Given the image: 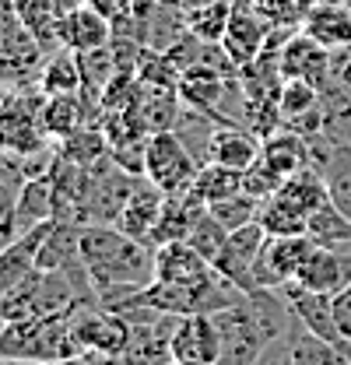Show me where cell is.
<instances>
[{
  "instance_id": "cell-26",
  "label": "cell",
  "mask_w": 351,
  "mask_h": 365,
  "mask_svg": "<svg viewBox=\"0 0 351 365\" xmlns=\"http://www.w3.org/2000/svg\"><path fill=\"white\" fill-rule=\"evenodd\" d=\"M39 91L43 95H81L78 53H71V49L49 53L43 63V74H39Z\"/></svg>"
},
{
  "instance_id": "cell-8",
  "label": "cell",
  "mask_w": 351,
  "mask_h": 365,
  "mask_svg": "<svg viewBox=\"0 0 351 365\" xmlns=\"http://www.w3.org/2000/svg\"><path fill=\"white\" fill-rule=\"evenodd\" d=\"M263 242H267V232H263L260 222L235 228V232L228 235L225 250L218 253V260H215V271H218L225 281H232L239 292H257L253 267H257V257H260Z\"/></svg>"
},
{
  "instance_id": "cell-5",
  "label": "cell",
  "mask_w": 351,
  "mask_h": 365,
  "mask_svg": "<svg viewBox=\"0 0 351 365\" xmlns=\"http://www.w3.org/2000/svg\"><path fill=\"white\" fill-rule=\"evenodd\" d=\"M197 158L186 151L176 130H155L144 148V176L166 193H183L197 176Z\"/></svg>"
},
{
  "instance_id": "cell-9",
  "label": "cell",
  "mask_w": 351,
  "mask_h": 365,
  "mask_svg": "<svg viewBox=\"0 0 351 365\" xmlns=\"http://www.w3.org/2000/svg\"><path fill=\"white\" fill-rule=\"evenodd\" d=\"M221 341L211 313H186L176 319L173 362L179 365H218Z\"/></svg>"
},
{
  "instance_id": "cell-23",
  "label": "cell",
  "mask_w": 351,
  "mask_h": 365,
  "mask_svg": "<svg viewBox=\"0 0 351 365\" xmlns=\"http://www.w3.org/2000/svg\"><path fill=\"white\" fill-rule=\"evenodd\" d=\"M288 344H292V362L295 365H351V355L345 348H337V344L309 334L299 319L288 330Z\"/></svg>"
},
{
  "instance_id": "cell-12",
  "label": "cell",
  "mask_w": 351,
  "mask_h": 365,
  "mask_svg": "<svg viewBox=\"0 0 351 365\" xmlns=\"http://www.w3.org/2000/svg\"><path fill=\"white\" fill-rule=\"evenodd\" d=\"M281 74L288 78H302L309 85L323 91L330 85V49L320 46L316 39H309L306 32L299 29L288 43L281 46Z\"/></svg>"
},
{
  "instance_id": "cell-43",
  "label": "cell",
  "mask_w": 351,
  "mask_h": 365,
  "mask_svg": "<svg viewBox=\"0 0 351 365\" xmlns=\"http://www.w3.org/2000/svg\"><path fill=\"white\" fill-rule=\"evenodd\" d=\"M67 365H91V362H85V359H71Z\"/></svg>"
},
{
  "instance_id": "cell-40",
  "label": "cell",
  "mask_w": 351,
  "mask_h": 365,
  "mask_svg": "<svg viewBox=\"0 0 351 365\" xmlns=\"http://www.w3.org/2000/svg\"><path fill=\"white\" fill-rule=\"evenodd\" d=\"M183 11H197V7H204V4H211V0H176Z\"/></svg>"
},
{
  "instance_id": "cell-25",
  "label": "cell",
  "mask_w": 351,
  "mask_h": 365,
  "mask_svg": "<svg viewBox=\"0 0 351 365\" xmlns=\"http://www.w3.org/2000/svg\"><path fill=\"white\" fill-rule=\"evenodd\" d=\"M14 11H18V18L25 21V29L46 46V53H56V49H63L60 46V36H56V29H60V7H56V0H14Z\"/></svg>"
},
{
  "instance_id": "cell-17",
  "label": "cell",
  "mask_w": 351,
  "mask_h": 365,
  "mask_svg": "<svg viewBox=\"0 0 351 365\" xmlns=\"http://www.w3.org/2000/svg\"><path fill=\"white\" fill-rule=\"evenodd\" d=\"M208 204H200L190 190L183 193H166V204H162V215L155 222V232H151V250L166 246V242H179L190 235V228L197 222V215L204 211Z\"/></svg>"
},
{
  "instance_id": "cell-46",
  "label": "cell",
  "mask_w": 351,
  "mask_h": 365,
  "mask_svg": "<svg viewBox=\"0 0 351 365\" xmlns=\"http://www.w3.org/2000/svg\"><path fill=\"white\" fill-rule=\"evenodd\" d=\"M56 365H67V362H56Z\"/></svg>"
},
{
  "instance_id": "cell-37",
  "label": "cell",
  "mask_w": 351,
  "mask_h": 365,
  "mask_svg": "<svg viewBox=\"0 0 351 365\" xmlns=\"http://www.w3.org/2000/svg\"><path fill=\"white\" fill-rule=\"evenodd\" d=\"M98 14H106L109 21H120V18H127L133 14V7H137V0H88Z\"/></svg>"
},
{
  "instance_id": "cell-19",
  "label": "cell",
  "mask_w": 351,
  "mask_h": 365,
  "mask_svg": "<svg viewBox=\"0 0 351 365\" xmlns=\"http://www.w3.org/2000/svg\"><path fill=\"white\" fill-rule=\"evenodd\" d=\"M260 158L267 165H274L285 180L302 173V169H312L309 165V140L288 127H278L274 134L260 137Z\"/></svg>"
},
{
  "instance_id": "cell-11",
  "label": "cell",
  "mask_w": 351,
  "mask_h": 365,
  "mask_svg": "<svg viewBox=\"0 0 351 365\" xmlns=\"http://www.w3.org/2000/svg\"><path fill=\"white\" fill-rule=\"evenodd\" d=\"M215 277V264L204 260L186 239L166 242L155 250V281H169L183 288H200Z\"/></svg>"
},
{
  "instance_id": "cell-1",
  "label": "cell",
  "mask_w": 351,
  "mask_h": 365,
  "mask_svg": "<svg viewBox=\"0 0 351 365\" xmlns=\"http://www.w3.org/2000/svg\"><path fill=\"white\" fill-rule=\"evenodd\" d=\"M81 260L106 309L120 306L155 281V250L116 225L81 228Z\"/></svg>"
},
{
  "instance_id": "cell-6",
  "label": "cell",
  "mask_w": 351,
  "mask_h": 365,
  "mask_svg": "<svg viewBox=\"0 0 351 365\" xmlns=\"http://www.w3.org/2000/svg\"><path fill=\"white\" fill-rule=\"evenodd\" d=\"M309 250H312L309 235H267L260 257H257V267H253V284L270 288V292L285 288L288 281H295Z\"/></svg>"
},
{
  "instance_id": "cell-36",
  "label": "cell",
  "mask_w": 351,
  "mask_h": 365,
  "mask_svg": "<svg viewBox=\"0 0 351 365\" xmlns=\"http://www.w3.org/2000/svg\"><path fill=\"white\" fill-rule=\"evenodd\" d=\"M281 182H285V176H281L274 165H267L263 158H257V162L243 173V193H250V197H257V200H267V197H274V193L281 190Z\"/></svg>"
},
{
  "instance_id": "cell-30",
  "label": "cell",
  "mask_w": 351,
  "mask_h": 365,
  "mask_svg": "<svg viewBox=\"0 0 351 365\" xmlns=\"http://www.w3.org/2000/svg\"><path fill=\"white\" fill-rule=\"evenodd\" d=\"M320 102H323V91L316 88V85H309V81H302V78H288V81L281 85V95H278L281 127L302 120V116H309V113H316Z\"/></svg>"
},
{
  "instance_id": "cell-21",
  "label": "cell",
  "mask_w": 351,
  "mask_h": 365,
  "mask_svg": "<svg viewBox=\"0 0 351 365\" xmlns=\"http://www.w3.org/2000/svg\"><path fill=\"white\" fill-rule=\"evenodd\" d=\"M78 67H81V95H85V102L88 106H102L106 88L120 74L116 56H113V46H98V49L78 53Z\"/></svg>"
},
{
  "instance_id": "cell-27",
  "label": "cell",
  "mask_w": 351,
  "mask_h": 365,
  "mask_svg": "<svg viewBox=\"0 0 351 365\" xmlns=\"http://www.w3.org/2000/svg\"><path fill=\"white\" fill-rule=\"evenodd\" d=\"M306 235L320 246H334V250H351V218L334 204L327 200L323 207H316L309 215Z\"/></svg>"
},
{
  "instance_id": "cell-24",
  "label": "cell",
  "mask_w": 351,
  "mask_h": 365,
  "mask_svg": "<svg viewBox=\"0 0 351 365\" xmlns=\"http://www.w3.org/2000/svg\"><path fill=\"white\" fill-rule=\"evenodd\" d=\"M190 193L200 200V204H218L225 197H235L243 193V173L239 169H228V165H218V162H204L197 169V176L190 182Z\"/></svg>"
},
{
  "instance_id": "cell-16",
  "label": "cell",
  "mask_w": 351,
  "mask_h": 365,
  "mask_svg": "<svg viewBox=\"0 0 351 365\" xmlns=\"http://www.w3.org/2000/svg\"><path fill=\"white\" fill-rule=\"evenodd\" d=\"M56 222V218H53ZM53 222H46V225L32 228V232H25V235H18L14 242H7L4 250H0V302L18 288V281L25 277V274L36 271V253H39V242H43L46 228L53 225Z\"/></svg>"
},
{
  "instance_id": "cell-33",
  "label": "cell",
  "mask_w": 351,
  "mask_h": 365,
  "mask_svg": "<svg viewBox=\"0 0 351 365\" xmlns=\"http://www.w3.org/2000/svg\"><path fill=\"white\" fill-rule=\"evenodd\" d=\"M208 211H211L228 232H235V228L253 225V222H257V215H260V200L250 197V193H235V197H225V200H218V204H211Z\"/></svg>"
},
{
  "instance_id": "cell-34",
  "label": "cell",
  "mask_w": 351,
  "mask_h": 365,
  "mask_svg": "<svg viewBox=\"0 0 351 365\" xmlns=\"http://www.w3.org/2000/svg\"><path fill=\"white\" fill-rule=\"evenodd\" d=\"M323 180H327V190H330V200L345 211L351 218V148H345L323 173H320Z\"/></svg>"
},
{
  "instance_id": "cell-28",
  "label": "cell",
  "mask_w": 351,
  "mask_h": 365,
  "mask_svg": "<svg viewBox=\"0 0 351 365\" xmlns=\"http://www.w3.org/2000/svg\"><path fill=\"white\" fill-rule=\"evenodd\" d=\"M56 151H60V158L91 169L95 162H102V158L109 155V140H106V130H95V127L85 123V127H78L74 134L63 137V144H60Z\"/></svg>"
},
{
  "instance_id": "cell-7",
  "label": "cell",
  "mask_w": 351,
  "mask_h": 365,
  "mask_svg": "<svg viewBox=\"0 0 351 365\" xmlns=\"http://www.w3.org/2000/svg\"><path fill=\"white\" fill-rule=\"evenodd\" d=\"M270 32H274V25L253 7V0H232V21H228V32H225L221 46L232 56V63L243 71L246 63H253L267 49Z\"/></svg>"
},
{
  "instance_id": "cell-2",
  "label": "cell",
  "mask_w": 351,
  "mask_h": 365,
  "mask_svg": "<svg viewBox=\"0 0 351 365\" xmlns=\"http://www.w3.org/2000/svg\"><path fill=\"white\" fill-rule=\"evenodd\" d=\"M0 359H18V362L32 365H56L81 359V344L74 337L71 313L4 323L0 327Z\"/></svg>"
},
{
  "instance_id": "cell-32",
  "label": "cell",
  "mask_w": 351,
  "mask_h": 365,
  "mask_svg": "<svg viewBox=\"0 0 351 365\" xmlns=\"http://www.w3.org/2000/svg\"><path fill=\"white\" fill-rule=\"evenodd\" d=\"M228 235H232V232H228V228L221 225L218 218H215V215L204 207V211L197 215L193 228H190L186 242H190V246H193V250H197L204 260H211V264H215V260H218V253L225 250V242H228Z\"/></svg>"
},
{
  "instance_id": "cell-41",
  "label": "cell",
  "mask_w": 351,
  "mask_h": 365,
  "mask_svg": "<svg viewBox=\"0 0 351 365\" xmlns=\"http://www.w3.org/2000/svg\"><path fill=\"white\" fill-rule=\"evenodd\" d=\"M0 365H32V362H18V359H0Z\"/></svg>"
},
{
  "instance_id": "cell-42",
  "label": "cell",
  "mask_w": 351,
  "mask_h": 365,
  "mask_svg": "<svg viewBox=\"0 0 351 365\" xmlns=\"http://www.w3.org/2000/svg\"><path fill=\"white\" fill-rule=\"evenodd\" d=\"M309 4H345V0H309Z\"/></svg>"
},
{
  "instance_id": "cell-22",
  "label": "cell",
  "mask_w": 351,
  "mask_h": 365,
  "mask_svg": "<svg viewBox=\"0 0 351 365\" xmlns=\"http://www.w3.org/2000/svg\"><path fill=\"white\" fill-rule=\"evenodd\" d=\"M91 109L85 102V95H46V102L39 106V123L49 137L74 134L78 127H85V113Z\"/></svg>"
},
{
  "instance_id": "cell-29",
  "label": "cell",
  "mask_w": 351,
  "mask_h": 365,
  "mask_svg": "<svg viewBox=\"0 0 351 365\" xmlns=\"http://www.w3.org/2000/svg\"><path fill=\"white\" fill-rule=\"evenodd\" d=\"M257 222L263 225L267 235H306V225L309 218L299 211V207H292L285 197H267L260 200V215H257Z\"/></svg>"
},
{
  "instance_id": "cell-31",
  "label": "cell",
  "mask_w": 351,
  "mask_h": 365,
  "mask_svg": "<svg viewBox=\"0 0 351 365\" xmlns=\"http://www.w3.org/2000/svg\"><path fill=\"white\" fill-rule=\"evenodd\" d=\"M232 21V0H211L197 11H186V25L193 36L208 39V43H221Z\"/></svg>"
},
{
  "instance_id": "cell-13",
  "label": "cell",
  "mask_w": 351,
  "mask_h": 365,
  "mask_svg": "<svg viewBox=\"0 0 351 365\" xmlns=\"http://www.w3.org/2000/svg\"><path fill=\"white\" fill-rule=\"evenodd\" d=\"M60 46L71 49V53H88V49H98V46H109L113 39V21L106 14H98L91 4L78 7V11H67L60 18Z\"/></svg>"
},
{
  "instance_id": "cell-45",
  "label": "cell",
  "mask_w": 351,
  "mask_h": 365,
  "mask_svg": "<svg viewBox=\"0 0 351 365\" xmlns=\"http://www.w3.org/2000/svg\"><path fill=\"white\" fill-rule=\"evenodd\" d=\"M345 4H348V11H351V0H345Z\"/></svg>"
},
{
  "instance_id": "cell-38",
  "label": "cell",
  "mask_w": 351,
  "mask_h": 365,
  "mask_svg": "<svg viewBox=\"0 0 351 365\" xmlns=\"http://www.w3.org/2000/svg\"><path fill=\"white\" fill-rule=\"evenodd\" d=\"M334 317H337L341 334L351 341V284H348V288H341V292L334 295Z\"/></svg>"
},
{
  "instance_id": "cell-10",
  "label": "cell",
  "mask_w": 351,
  "mask_h": 365,
  "mask_svg": "<svg viewBox=\"0 0 351 365\" xmlns=\"http://www.w3.org/2000/svg\"><path fill=\"white\" fill-rule=\"evenodd\" d=\"M295 281L302 288L323 292V295H337L341 288L351 284V250H334V246H320L312 242L306 253L302 267L295 274Z\"/></svg>"
},
{
  "instance_id": "cell-4",
  "label": "cell",
  "mask_w": 351,
  "mask_h": 365,
  "mask_svg": "<svg viewBox=\"0 0 351 365\" xmlns=\"http://www.w3.org/2000/svg\"><path fill=\"white\" fill-rule=\"evenodd\" d=\"M215 327H218V341H221V355L218 365H257L260 355L267 351L270 337L263 334L260 319L253 313L250 299H235L232 306H225L218 313H211Z\"/></svg>"
},
{
  "instance_id": "cell-14",
  "label": "cell",
  "mask_w": 351,
  "mask_h": 365,
  "mask_svg": "<svg viewBox=\"0 0 351 365\" xmlns=\"http://www.w3.org/2000/svg\"><path fill=\"white\" fill-rule=\"evenodd\" d=\"M56 218V193H53V182L49 176L43 180H25L18 190V200H14V215H11V225H14V239L32 232V228L46 225Z\"/></svg>"
},
{
  "instance_id": "cell-3",
  "label": "cell",
  "mask_w": 351,
  "mask_h": 365,
  "mask_svg": "<svg viewBox=\"0 0 351 365\" xmlns=\"http://www.w3.org/2000/svg\"><path fill=\"white\" fill-rule=\"evenodd\" d=\"M46 56V46L18 18L14 0H0V85L25 88L39 81Z\"/></svg>"
},
{
  "instance_id": "cell-20",
  "label": "cell",
  "mask_w": 351,
  "mask_h": 365,
  "mask_svg": "<svg viewBox=\"0 0 351 365\" xmlns=\"http://www.w3.org/2000/svg\"><path fill=\"white\" fill-rule=\"evenodd\" d=\"M302 32L327 49L351 46V11L348 4H312L302 21Z\"/></svg>"
},
{
  "instance_id": "cell-44",
  "label": "cell",
  "mask_w": 351,
  "mask_h": 365,
  "mask_svg": "<svg viewBox=\"0 0 351 365\" xmlns=\"http://www.w3.org/2000/svg\"><path fill=\"white\" fill-rule=\"evenodd\" d=\"M11 242H14V239H11ZM4 246H7V239H4V235H0V250H4Z\"/></svg>"
},
{
  "instance_id": "cell-39",
  "label": "cell",
  "mask_w": 351,
  "mask_h": 365,
  "mask_svg": "<svg viewBox=\"0 0 351 365\" xmlns=\"http://www.w3.org/2000/svg\"><path fill=\"white\" fill-rule=\"evenodd\" d=\"M88 0H56V7H60V14H67V11H78V7H85Z\"/></svg>"
},
{
  "instance_id": "cell-47",
  "label": "cell",
  "mask_w": 351,
  "mask_h": 365,
  "mask_svg": "<svg viewBox=\"0 0 351 365\" xmlns=\"http://www.w3.org/2000/svg\"><path fill=\"white\" fill-rule=\"evenodd\" d=\"M169 365H179V362H169Z\"/></svg>"
},
{
  "instance_id": "cell-15",
  "label": "cell",
  "mask_w": 351,
  "mask_h": 365,
  "mask_svg": "<svg viewBox=\"0 0 351 365\" xmlns=\"http://www.w3.org/2000/svg\"><path fill=\"white\" fill-rule=\"evenodd\" d=\"M162 204H166V190H158L155 182L144 176V180L137 182L133 197L127 200V207L120 211L116 228H123L127 235H133V239H141V242L151 246V232H155V222L162 215Z\"/></svg>"
},
{
  "instance_id": "cell-18",
  "label": "cell",
  "mask_w": 351,
  "mask_h": 365,
  "mask_svg": "<svg viewBox=\"0 0 351 365\" xmlns=\"http://www.w3.org/2000/svg\"><path fill=\"white\" fill-rule=\"evenodd\" d=\"M257 158H260V134H253L243 123H221L211 140V162L246 173Z\"/></svg>"
},
{
  "instance_id": "cell-35",
  "label": "cell",
  "mask_w": 351,
  "mask_h": 365,
  "mask_svg": "<svg viewBox=\"0 0 351 365\" xmlns=\"http://www.w3.org/2000/svg\"><path fill=\"white\" fill-rule=\"evenodd\" d=\"M253 7L274 29H302L312 4L309 0H253Z\"/></svg>"
}]
</instances>
